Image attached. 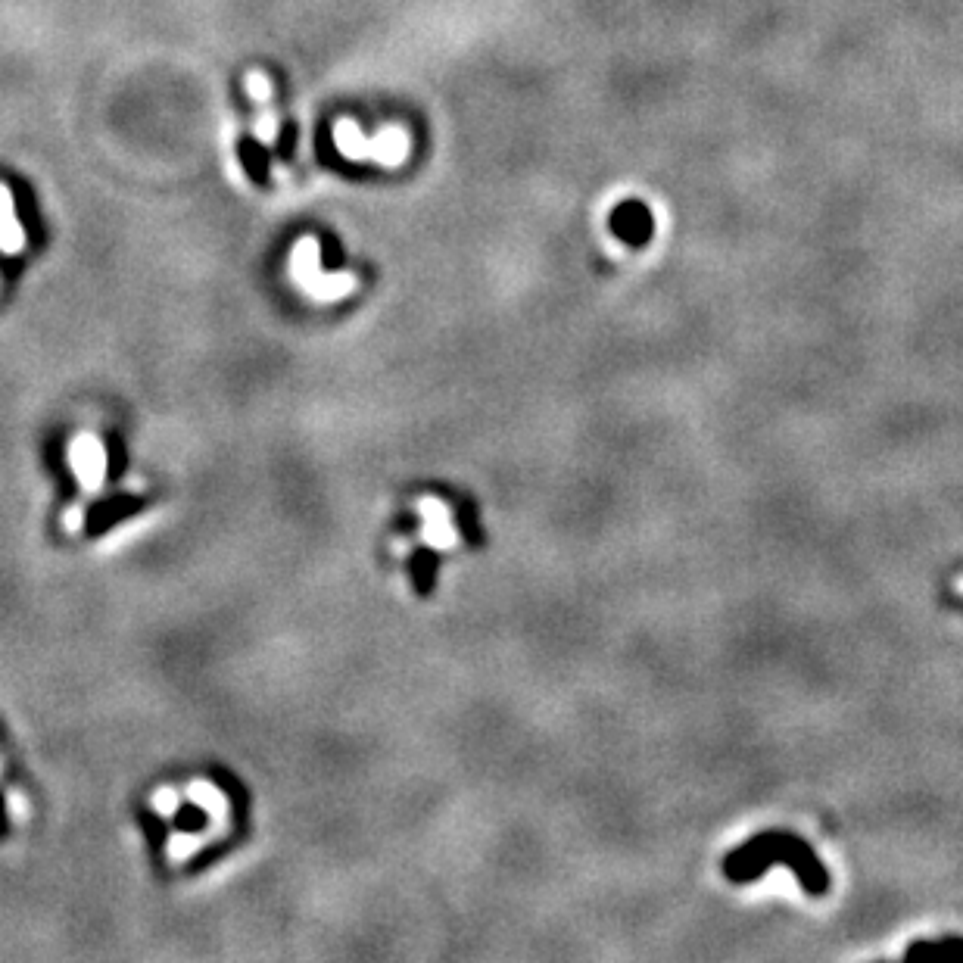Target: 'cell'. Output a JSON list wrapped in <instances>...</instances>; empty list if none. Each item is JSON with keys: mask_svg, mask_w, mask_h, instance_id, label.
Returning a JSON list of instances; mask_svg holds the SVG:
<instances>
[{"mask_svg": "<svg viewBox=\"0 0 963 963\" xmlns=\"http://www.w3.org/2000/svg\"><path fill=\"white\" fill-rule=\"evenodd\" d=\"M770 864L792 867L808 895H826V889H829V876H826L823 864L817 861V854L801 839L786 836V833H764V836L752 839L745 848H736L724 867L733 882H748V879L761 876Z\"/></svg>", "mask_w": 963, "mask_h": 963, "instance_id": "cell-1", "label": "cell"}, {"mask_svg": "<svg viewBox=\"0 0 963 963\" xmlns=\"http://www.w3.org/2000/svg\"><path fill=\"white\" fill-rule=\"evenodd\" d=\"M334 144L346 159H353V163H368V159H371V163H381L384 169L403 166L409 150H412V141H409L406 128L387 125L374 138H365L362 128L353 119H340L334 125Z\"/></svg>", "mask_w": 963, "mask_h": 963, "instance_id": "cell-2", "label": "cell"}, {"mask_svg": "<svg viewBox=\"0 0 963 963\" xmlns=\"http://www.w3.org/2000/svg\"><path fill=\"white\" fill-rule=\"evenodd\" d=\"M290 278L300 284V290L315 303H334L350 297L356 290V275L337 272L328 275L321 269V244L315 237H300L290 253Z\"/></svg>", "mask_w": 963, "mask_h": 963, "instance_id": "cell-3", "label": "cell"}, {"mask_svg": "<svg viewBox=\"0 0 963 963\" xmlns=\"http://www.w3.org/2000/svg\"><path fill=\"white\" fill-rule=\"evenodd\" d=\"M69 462H72L78 484H82L88 493L100 490L103 477H106V452L97 437H91V434L75 437V443L69 449Z\"/></svg>", "mask_w": 963, "mask_h": 963, "instance_id": "cell-4", "label": "cell"}, {"mask_svg": "<svg viewBox=\"0 0 963 963\" xmlns=\"http://www.w3.org/2000/svg\"><path fill=\"white\" fill-rule=\"evenodd\" d=\"M247 91L253 97V103L259 106V116H256V138L259 144L272 147L278 141V113L272 106V78L253 69L247 72Z\"/></svg>", "mask_w": 963, "mask_h": 963, "instance_id": "cell-5", "label": "cell"}, {"mask_svg": "<svg viewBox=\"0 0 963 963\" xmlns=\"http://www.w3.org/2000/svg\"><path fill=\"white\" fill-rule=\"evenodd\" d=\"M22 250H25V228L16 219L10 187L0 184V253L19 256Z\"/></svg>", "mask_w": 963, "mask_h": 963, "instance_id": "cell-6", "label": "cell"}, {"mask_svg": "<svg viewBox=\"0 0 963 963\" xmlns=\"http://www.w3.org/2000/svg\"><path fill=\"white\" fill-rule=\"evenodd\" d=\"M187 798H191L194 805H200L203 811H209L212 820H225V814H228L225 795H222L216 786H209V783H191V789H187Z\"/></svg>", "mask_w": 963, "mask_h": 963, "instance_id": "cell-7", "label": "cell"}, {"mask_svg": "<svg viewBox=\"0 0 963 963\" xmlns=\"http://www.w3.org/2000/svg\"><path fill=\"white\" fill-rule=\"evenodd\" d=\"M200 848V839L197 836H187V833H175L169 839V854L175 861H184V858H191V854Z\"/></svg>", "mask_w": 963, "mask_h": 963, "instance_id": "cell-8", "label": "cell"}, {"mask_svg": "<svg viewBox=\"0 0 963 963\" xmlns=\"http://www.w3.org/2000/svg\"><path fill=\"white\" fill-rule=\"evenodd\" d=\"M153 808H156V814L172 817V814L178 811V795H175L172 789H159V792L153 795Z\"/></svg>", "mask_w": 963, "mask_h": 963, "instance_id": "cell-9", "label": "cell"}, {"mask_svg": "<svg viewBox=\"0 0 963 963\" xmlns=\"http://www.w3.org/2000/svg\"><path fill=\"white\" fill-rule=\"evenodd\" d=\"M7 808H10V817H13L16 823L29 817V814H25V811H29V805H25V798H22V795H16V792L7 798Z\"/></svg>", "mask_w": 963, "mask_h": 963, "instance_id": "cell-10", "label": "cell"}, {"mask_svg": "<svg viewBox=\"0 0 963 963\" xmlns=\"http://www.w3.org/2000/svg\"><path fill=\"white\" fill-rule=\"evenodd\" d=\"M82 508H69V512L63 515V527L66 530H78V527H82Z\"/></svg>", "mask_w": 963, "mask_h": 963, "instance_id": "cell-11", "label": "cell"}]
</instances>
